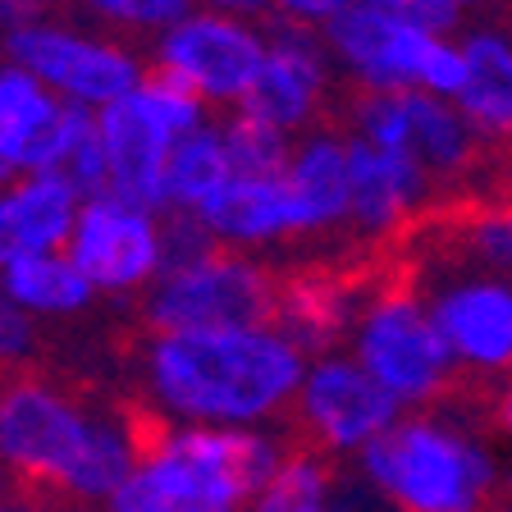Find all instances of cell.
Instances as JSON below:
<instances>
[{"label":"cell","instance_id":"6da1fadb","mask_svg":"<svg viewBox=\"0 0 512 512\" xmlns=\"http://www.w3.org/2000/svg\"><path fill=\"white\" fill-rule=\"evenodd\" d=\"M307 362L275 320L234 330H147L138 389L165 426L270 430L298 403Z\"/></svg>","mask_w":512,"mask_h":512},{"label":"cell","instance_id":"7a4b0ae2","mask_svg":"<svg viewBox=\"0 0 512 512\" xmlns=\"http://www.w3.org/2000/svg\"><path fill=\"white\" fill-rule=\"evenodd\" d=\"M138 416L87 403L46 375L0 380V471L51 499L106 508L142 458Z\"/></svg>","mask_w":512,"mask_h":512},{"label":"cell","instance_id":"3957f363","mask_svg":"<svg viewBox=\"0 0 512 512\" xmlns=\"http://www.w3.org/2000/svg\"><path fill=\"white\" fill-rule=\"evenodd\" d=\"M357 471L394 512H494L508 490V462L490 421L458 403L403 412Z\"/></svg>","mask_w":512,"mask_h":512},{"label":"cell","instance_id":"277c9868","mask_svg":"<svg viewBox=\"0 0 512 512\" xmlns=\"http://www.w3.org/2000/svg\"><path fill=\"white\" fill-rule=\"evenodd\" d=\"M275 430L156 426L106 512H247L284 462Z\"/></svg>","mask_w":512,"mask_h":512},{"label":"cell","instance_id":"5b68a950","mask_svg":"<svg viewBox=\"0 0 512 512\" xmlns=\"http://www.w3.org/2000/svg\"><path fill=\"white\" fill-rule=\"evenodd\" d=\"M279 302V279L261 256L206 243L188 220H174V256L165 275L142 298L147 330H234L270 325Z\"/></svg>","mask_w":512,"mask_h":512},{"label":"cell","instance_id":"8992f818","mask_svg":"<svg viewBox=\"0 0 512 512\" xmlns=\"http://www.w3.org/2000/svg\"><path fill=\"white\" fill-rule=\"evenodd\" d=\"M348 352L362 371L394 398L403 412L453 403L458 366L439 339L430 307L412 279H375L366 284L357 320L348 334Z\"/></svg>","mask_w":512,"mask_h":512},{"label":"cell","instance_id":"52a82bcc","mask_svg":"<svg viewBox=\"0 0 512 512\" xmlns=\"http://www.w3.org/2000/svg\"><path fill=\"white\" fill-rule=\"evenodd\" d=\"M0 55L28 69L60 106L92 110V115L124 101L133 87L151 78L142 69V55L128 42L69 14H46L5 32Z\"/></svg>","mask_w":512,"mask_h":512},{"label":"cell","instance_id":"ba28073f","mask_svg":"<svg viewBox=\"0 0 512 512\" xmlns=\"http://www.w3.org/2000/svg\"><path fill=\"white\" fill-rule=\"evenodd\" d=\"M412 284L421 288L458 375L499 384L512 371V279L485 275L444 247H430Z\"/></svg>","mask_w":512,"mask_h":512},{"label":"cell","instance_id":"9c48e42d","mask_svg":"<svg viewBox=\"0 0 512 512\" xmlns=\"http://www.w3.org/2000/svg\"><path fill=\"white\" fill-rule=\"evenodd\" d=\"M211 119L202 101H192L174 83L151 74L124 101L96 115L101 147H106V192H119L128 202L165 211V174L188 133Z\"/></svg>","mask_w":512,"mask_h":512},{"label":"cell","instance_id":"30bf717a","mask_svg":"<svg viewBox=\"0 0 512 512\" xmlns=\"http://www.w3.org/2000/svg\"><path fill=\"white\" fill-rule=\"evenodd\" d=\"M270 32L256 19L188 10L151 42V74L202 101L206 110H243L266 64Z\"/></svg>","mask_w":512,"mask_h":512},{"label":"cell","instance_id":"8fae6325","mask_svg":"<svg viewBox=\"0 0 512 512\" xmlns=\"http://www.w3.org/2000/svg\"><path fill=\"white\" fill-rule=\"evenodd\" d=\"M64 252L96 288V298H147L174 256V224L119 192H96L83 202Z\"/></svg>","mask_w":512,"mask_h":512},{"label":"cell","instance_id":"7c38bea8","mask_svg":"<svg viewBox=\"0 0 512 512\" xmlns=\"http://www.w3.org/2000/svg\"><path fill=\"white\" fill-rule=\"evenodd\" d=\"M348 133L371 142V147L412 156L435 179V188L467 183L480 170L485 147H490L453 101H439L426 92L357 96V106L348 115Z\"/></svg>","mask_w":512,"mask_h":512},{"label":"cell","instance_id":"4fadbf2b","mask_svg":"<svg viewBox=\"0 0 512 512\" xmlns=\"http://www.w3.org/2000/svg\"><path fill=\"white\" fill-rule=\"evenodd\" d=\"M444 42V32L407 19V14L389 10L380 0H357L348 14H339L325 28L334 69L362 96L426 92L430 64H435Z\"/></svg>","mask_w":512,"mask_h":512},{"label":"cell","instance_id":"5bb4252c","mask_svg":"<svg viewBox=\"0 0 512 512\" xmlns=\"http://www.w3.org/2000/svg\"><path fill=\"white\" fill-rule=\"evenodd\" d=\"M398 416H403V407L362 371V362L348 348L320 352L307 362L298 403H293V421H298L311 453L330 462H357Z\"/></svg>","mask_w":512,"mask_h":512},{"label":"cell","instance_id":"9a60e30c","mask_svg":"<svg viewBox=\"0 0 512 512\" xmlns=\"http://www.w3.org/2000/svg\"><path fill=\"white\" fill-rule=\"evenodd\" d=\"M334 78H339V69H334L330 46H325V32L279 23V28H270L261 78H256L252 96L243 101L238 115L261 119L275 133L298 142L302 133L320 128L316 119L330 106Z\"/></svg>","mask_w":512,"mask_h":512},{"label":"cell","instance_id":"2e32d148","mask_svg":"<svg viewBox=\"0 0 512 512\" xmlns=\"http://www.w3.org/2000/svg\"><path fill=\"white\" fill-rule=\"evenodd\" d=\"M352 220L348 234L362 243H389V238L407 234L426 206L435 202V179H430L412 156L389 147H371V142L352 138Z\"/></svg>","mask_w":512,"mask_h":512},{"label":"cell","instance_id":"e0dca14e","mask_svg":"<svg viewBox=\"0 0 512 512\" xmlns=\"http://www.w3.org/2000/svg\"><path fill=\"white\" fill-rule=\"evenodd\" d=\"M298 243L334 238L352 220V147L339 128H311L293 142L284 165Z\"/></svg>","mask_w":512,"mask_h":512},{"label":"cell","instance_id":"ac0fdd59","mask_svg":"<svg viewBox=\"0 0 512 512\" xmlns=\"http://www.w3.org/2000/svg\"><path fill=\"white\" fill-rule=\"evenodd\" d=\"M188 224L206 243L229 247V252H247V256L298 243L284 174H238L234 170V179L224 183Z\"/></svg>","mask_w":512,"mask_h":512},{"label":"cell","instance_id":"d6986e66","mask_svg":"<svg viewBox=\"0 0 512 512\" xmlns=\"http://www.w3.org/2000/svg\"><path fill=\"white\" fill-rule=\"evenodd\" d=\"M83 192L55 174H28L0 188V270L37 252H64L83 215Z\"/></svg>","mask_w":512,"mask_h":512},{"label":"cell","instance_id":"ffe728a7","mask_svg":"<svg viewBox=\"0 0 512 512\" xmlns=\"http://www.w3.org/2000/svg\"><path fill=\"white\" fill-rule=\"evenodd\" d=\"M362 293H366V284H357V279L339 275V270H330V266L298 270V275L279 279L275 325L298 343L307 357L339 352V348H348Z\"/></svg>","mask_w":512,"mask_h":512},{"label":"cell","instance_id":"44dd1931","mask_svg":"<svg viewBox=\"0 0 512 512\" xmlns=\"http://www.w3.org/2000/svg\"><path fill=\"white\" fill-rule=\"evenodd\" d=\"M462 60H467V83H462L453 106L471 119L490 147L512 142V28L508 23H471L458 37Z\"/></svg>","mask_w":512,"mask_h":512},{"label":"cell","instance_id":"7402d4cb","mask_svg":"<svg viewBox=\"0 0 512 512\" xmlns=\"http://www.w3.org/2000/svg\"><path fill=\"white\" fill-rule=\"evenodd\" d=\"M55 115H60V101L28 69L0 55V188L37 174Z\"/></svg>","mask_w":512,"mask_h":512},{"label":"cell","instance_id":"603a6c76","mask_svg":"<svg viewBox=\"0 0 512 512\" xmlns=\"http://www.w3.org/2000/svg\"><path fill=\"white\" fill-rule=\"evenodd\" d=\"M0 284L37 320H69L83 316L96 302V288L83 279V270L69 261V252H37L0 270Z\"/></svg>","mask_w":512,"mask_h":512},{"label":"cell","instance_id":"cb8c5ba5","mask_svg":"<svg viewBox=\"0 0 512 512\" xmlns=\"http://www.w3.org/2000/svg\"><path fill=\"white\" fill-rule=\"evenodd\" d=\"M229 179H234V156H229V138H224V119H206L174 151L170 174H165V211L192 220Z\"/></svg>","mask_w":512,"mask_h":512},{"label":"cell","instance_id":"d4e9b609","mask_svg":"<svg viewBox=\"0 0 512 512\" xmlns=\"http://www.w3.org/2000/svg\"><path fill=\"white\" fill-rule=\"evenodd\" d=\"M435 247H444L448 256H458L485 275L512 279V202L490 197V202L462 206L458 215L439 224Z\"/></svg>","mask_w":512,"mask_h":512},{"label":"cell","instance_id":"484cf974","mask_svg":"<svg viewBox=\"0 0 512 512\" xmlns=\"http://www.w3.org/2000/svg\"><path fill=\"white\" fill-rule=\"evenodd\" d=\"M37 174H55V179H69L83 197L106 192V147H101V124H96L92 110H74L60 106L51 133H46L42 160H37Z\"/></svg>","mask_w":512,"mask_h":512},{"label":"cell","instance_id":"4316f807","mask_svg":"<svg viewBox=\"0 0 512 512\" xmlns=\"http://www.w3.org/2000/svg\"><path fill=\"white\" fill-rule=\"evenodd\" d=\"M334 480H339V467L330 458H320L311 448H288L247 512H330Z\"/></svg>","mask_w":512,"mask_h":512},{"label":"cell","instance_id":"83f0119b","mask_svg":"<svg viewBox=\"0 0 512 512\" xmlns=\"http://www.w3.org/2000/svg\"><path fill=\"white\" fill-rule=\"evenodd\" d=\"M92 28L110 32L119 42H156L188 14V0H74Z\"/></svg>","mask_w":512,"mask_h":512},{"label":"cell","instance_id":"f1b7e54d","mask_svg":"<svg viewBox=\"0 0 512 512\" xmlns=\"http://www.w3.org/2000/svg\"><path fill=\"white\" fill-rule=\"evenodd\" d=\"M224 138H229V156H234L238 174H284L288 151H293V138L247 115L224 119Z\"/></svg>","mask_w":512,"mask_h":512},{"label":"cell","instance_id":"f546056e","mask_svg":"<svg viewBox=\"0 0 512 512\" xmlns=\"http://www.w3.org/2000/svg\"><path fill=\"white\" fill-rule=\"evenodd\" d=\"M37 348H42L37 316H28V311L5 293V284H0V371L23 375V366L37 357Z\"/></svg>","mask_w":512,"mask_h":512},{"label":"cell","instance_id":"4dcf8cb0","mask_svg":"<svg viewBox=\"0 0 512 512\" xmlns=\"http://www.w3.org/2000/svg\"><path fill=\"white\" fill-rule=\"evenodd\" d=\"M380 5L407 14V19H416V23H426V28L444 32V37H453L458 28H471L476 14H485L494 0H380Z\"/></svg>","mask_w":512,"mask_h":512},{"label":"cell","instance_id":"1f68e13d","mask_svg":"<svg viewBox=\"0 0 512 512\" xmlns=\"http://www.w3.org/2000/svg\"><path fill=\"white\" fill-rule=\"evenodd\" d=\"M357 0H270V10L279 14V23H293V28H311L325 32L339 14H348Z\"/></svg>","mask_w":512,"mask_h":512},{"label":"cell","instance_id":"d6a6232c","mask_svg":"<svg viewBox=\"0 0 512 512\" xmlns=\"http://www.w3.org/2000/svg\"><path fill=\"white\" fill-rule=\"evenodd\" d=\"M330 512H394V508L384 503V494L375 490L362 471L352 467V471H339V480H334Z\"/></svg>","mask_w":512,"mask_h":512},{"label":"cell","instance_id":"836d02e7","mask_svg":"<svg viewBox=\"0 0 512 512\" xmlns=\"http://www.w3.org/2000/svg\"><path fill=\"white\" fill-rule=\"evenodd\" d=\"M485 421L499 435V444L512 448V371L499 384H490V403H485Z\"/></svg>","mask_w":512,"mask_h":512},{"label":"cell","instance_id":"e575fe53","mask_svg":"<svg viewBox=\"0 0 512 512\" xmlns=\"http://www.w3.org/2000/svg\"><path fill=\"white\" fill-rule=\"evenodd\" d=\"M55 5H60V0H0V37L23 28V23H32V19L55 14Z\"/></svg>","mask_w":512,"mask_h":512},{"label":"cell","instance_id":"d590c367","mask_svg":"<svg viewBox=\"0 0 512 512\" xmlns=\"http://www.w3.org/2000/svg\"><path fill=\"white\" fill-rule=\"evenodd\" d=\"M188 10L202 14H229V19H256L270 10V0H188Z\"/></svg>","mask_w":512,"mask_h":512},{"label":"cell","instance_id":"8d00e7d4","mask_svg":"<svg viewBox=\"0 0 512 512\" xmlns=\"http://www.w3.org/2000/svg\"><path fill=\"white\" fill-rule=\"evenodd\" d=\"M0 512H46L42 503L32 499L23 490H10V485H0Z\"/></svg>","mask_w":512,"mask_h":512},{"label":"cell","instance_id":"74e56055","mask_svg":"<svg viewBox=\"0 0 512 512\" xmlns=\"http://www.w3.org/2000/svg\"><path fill=\"white\" fill-rule=\"evenodd\" d=\"M494 512H512V499H499V508H494Z\"/></svg>","mask_w":512,"mask_h":512}]
</instances>
